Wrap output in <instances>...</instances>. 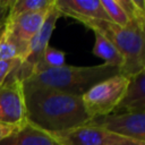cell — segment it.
Masks as SVG:
<instances>
[{
  "label": "cell",
  "instance_id": "4",
  "mask_svg": "<svg viewBox=\"0 0 145 145\" xmlns=\"http://www.w3.org/2000/svg\"><path fill=\"white\" fill-rule=\"evenodd\" d=\"M128 83L129 77L119 72L95 84L84 93L82 102L89 120L112 113L121 101Z\"/></svg>",
  "mask_w": 145,
  "mask_h": 145
},
{
  "label": "cell",
  "instance_id": "17",
  "mask_svg": "<svg viewBox=\"0 0 145 145\" xmlns=\"http://www.w3.org/2000/svg\"><path fill=\"white\" fill-rule=\"evenodd\" d=\"M100 1L109 18V22L121 27H126L130 24L128 16L126 15L125 10L122 9L118 0H100Z\"/></svg>",
  "mask_w": 145,
  "mask_h": 145
},
{
  "label": "cell",
  "instance_id": "5",
  "mask_svg": "<svg viewBox=\"0 0 145 145\" xmlns=\"http://www.w3.org/2000/svg\"><path fill=\"white\" fill-rule=\"evenodd\" d=\"M0 121L15 126L27 122L23 79L14 71L0 85Z\"/></svg>",
  "mask_w": 145,
  "mask_h": 145
},
{
  "label": "cell",
  "instance_id": "23",
  "mask_svg": "<svg viewBox=\"0 0 145 145\" xmlns=\"http://www.w3.org/2000/svg\"><path fill=\"white\" fill-rule=\"evenodd\" d=\"M2 26H3V25H2ZM1 29H2V27H1V28H0V35H1Z\"/></svg>",
  "mask_w": 145,
  "mask_h": 145
},
{
  "label": "cell",
  "instance_id": "3",
  "mask_svg": "<svg viewBox=\"0 0 145 145\" xmlns=\"http://www.w3.org/2000/svg\"><path fill=\"white\" fill-rule=\"evenodd\" d=\"M79 22L92 31L103 34L119 50L123 58L120 74L130 77L145 69V31L133 24L121 27L101 19H82Z\"/></svg>",
  "mask_w": 145,
  "mask_h": 145
},
{
  "label": "cell",
  "instance_id": "15",
  "mask_svg": "<svg viewBox=\"0 0 145 145\" xmlns=\"http://www.w3.org/2000/svg\"><path fill=\"white\" fill-rule=\"evenodd\" d=\"M65 65H66V53L63 51H60V50L49 45L44 50L43 54L41 56L37 65L34 67L33 72L31 75L43 71V70L59 68V67H62Z\"/></svg>",
  "mask_w": 145,
  "mask_h": 145
},
{
  "label": "cell",
  "instance_id": "14",
  "mask_svg": "<svg viewBox=\"0 0 145 145\" xmlns=\"http://www.w3.org/2000/svg\"><path fill=\"white\" fill-rule=\"evenodd\" d=\"M53 3L54 0H11L7 19L11 20L23 14L45 10Z\"/></svg>",
  "mask_w": 145,
  "mask_h": 145
},
{
  "label": "cell",
  "instance_id": "2",
  "mask_svg": "<svg viewBox=\"0 0 145 145\" xmlns=\"http://www.w3.org/2000/svg\"><path fill=\"white\" fill-rule=\"evenodd\" d=\"M120 70L106 63L96 66H62L33 74L23 80L24 89H52L82 96L95 84L119 74Z\"/></svg>",
  "mask_w": 145,
  "mask_h": 145
},
{
  "label": "cell",
  "instance_id": "20",
  "mask_svg": "<svg viewBox=\"0 0 145 145\" xmlns=\"http://www.w3.org/2000/svg\"><path fill=\"white\" fill-rule=\"evenodd\" d=\"M25 125V123H24ZM22 126H15V125H10L3 121H0V142H2L5 138L9 137L12 133H15L17 129H19Z\"/></svg>",
  "mask_w": 145,
  "mask_h": 145
},
{
  "label": "cell",
  "instance_id": "1",
  "mask_svg": "<svg viewBox=\"0 0 145 145\" xmlns=\"http://www.w3.org/2000/svg\"><path fill=\"white\" fill-rule=\"evenodd\" d=\"M26 118L32 125L57 133L83 125L89 120L82 96L52 89H24Z\"/></svg>",
  "mask_w": 145,
  "mask_h": 145
},
{
  "label": "cell",
  "instance_id": "6",
  "mask_svg": "<svg viewBox=\"0 0 145 145\" xmlns=\"http://www.w3.org/2000/svg\"><path fill=\"white\" fill-rule=\"evenodd\" d=\"M60 16H61V14H60L59 9L57 8L56 0H54V3L49 9L42 26L40 27L37 33L34 35V37L31 40L23 61L12 70L23 80L25 78H27L33 72V69L37 65L44 50L49 46L50 37L52 35V32L54 31L57 20L59 19Z\"/></svg>",
  "mask_w": 145,
  "mask_h": 145
},
{
  "label": "cell",
  "instance_id": "22",
  "mask_svg": "<svg viewBox=\"0 0 145 145\" xmlns=\"http://www.w3.org/2000/svg\"><path fill=\"white\" fill-rule=\"evenodd\" d=\"M10 3H11V0H0V28L5 24V20L9 11Z\"/></svg>",
  "mask_w": 145,
  "mask_h": 145
},
{
  "label": "cell",
  "instance_id": "9",
  "mask_svg": "<svg viewBox=\"0 0 145 145\" xmlns=\"http://www.w3.org/2000/svg\"><path fill=\"white\" fill-rule=\"evenodd\" d=\"M50 135L59 145H106L119 137L91 120L67 130L50 133Z\"/></svg>",
  "mask_w": 145,
  "mask_h": 145
},
{
  "label": "cell",
  "instance_id": "10",
  "mask_svg": "<svg viewBox=\"0 0 145 145\" xmlns=\"http://www.w3.org/2000/svg\"><path fill=\"white\" fill-rule=\"evenodd\" d=\"M56 6L61 15L78 22L82 19L109 20L100 0H56Z\"/></svg>",
  "mask_w": 145,
  "mask_h": 145
},
{
  "label": "cell",
  "instance_id": "12",
  "mask_svg": "<svg viewBox=\"0 0 145 145\" xmlns=\"http://www.w3.org/2000/svg\"><path fill=\"white\" fill-rule=\"evenodd\" d=\"M0 145H59L50 133L26 122L9 137L0 142Z\"/></svg>",
  "mask_w": 145,
  "mask_h": 145
},
{
  "label": "cell",
  "instance_id": "8",
  "mask_svg": "<svg viewBox=\"0 0 145 145\" xmlns=\"http://www.w3.org/2000/svg\"><path fill=\"white\" fill-rule=\"evenodd\" d=\"M50 8L45 9V10L36 11V12L23 14L11 20L6 18L5 28L18 49L20 62L23 61V59L26 54L27 46H28L31 40L34 37V35L37 33V31L42 26Z\"/></svg>",
  "mask_w": 145,
  "mask_h": 145
},
{
  "label": "cell",
  "instance_id": "7",
  "mask_svg": "<svg viewBox=\"0 0 145 145\" xmlns=\"http://www.w3.org/2000/svg\"><path fill=\"white\" fill-rule=\"evenodd\" d=\"M91 121L111 134L145 142V111L112 112Z\"/></svg>",
  "mask_w": 145,
  "mask_h": 145
},
{
  "label": "cell",
  "instance_id": "18",
  "mask_svg": "<svg viewBox=\"0 0 145 145\" xmlns=\"http://www.w3.org/2000/svg\"><path fill=\"white\" fill-rule=\"evenodd\" d=\"M0 60H19L18 49L6 31L5 24L0 35Z\"/></svg>",
  "mask_w": 145,
  "mask_h": 145
},
{
  "label": "cell",
  "instance_id": "21",
  "mask_svg": "<svg viewBox=\"0 0 145 145\" xmlns=\"http://www.w3.org/2000/svg\"><path fill=\"white\" fill-rule=\"evenodd\" d=\"M106 145H145V142L119 136L118 138H116L114 140H112L111 143H109Z\"/></svg>",
  "mask_w": 145,
  "mask_h": 145
},
{
  "label": "cell",
  "instance_id": "13",
  "mask_svg": "<svg viewBox=\"0 0 145 145\" xmlns=\"http://www.w3.org/2000/svg\"><path fill=\"white\" fill-rule=\"evenodd\" d=\"M95 35V42L93 46V54L97 58H101L104 60V63L116 67L119 70H121L123 66V58L119 50L113 45L111 41H109L103 34L93 31Z\"/></svg>",
  "mask_w": 145,
  "mask_h": 145
},
{
  "label": "cell",
  "instance_id": "11",
  "mask_svg": "<svg viewBox=\"0 0 145 145\" xmlns=\"http://www.w3.org/2000/svg\"><path fill=\"white\" fill-rule=\"evenodd\" d=\"M145 111V69L129 77L125 94L113 112Z\"/></svg>",
  "mask_w": 145,
  "mask_h": 145
},
{
  "label": "cell",
  "instance_id": "19",
  "mask_svg": "<svg viewBox=\"0 0 145 145\" xmlns=\"http://www.w3.org/2000/svg\"><path fill=\"white\" fill-rule=\"evenodd\" d=\"M19 63V60H0V85L3 84L7 77Z\"/></svg>",
  "mask_w": 145,
  "mask_h": 145
},
{
  "label": "cell",
  "instance_id": "16",
  "mask_svg": "<svg viewBox=\"0 0 145 145\" xmlns=\"http://www.w3.org/2000/svg\"><path fill=\"white\" fill-rule=\"evenodd\" d=\"M130 24L145 31V1L144 0H118Z\"/></svg>",
  "mask_w": 145,
  "mask_h": 145
}]
</instances>
